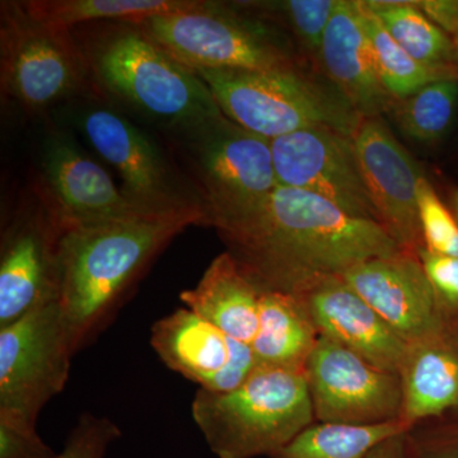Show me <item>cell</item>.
Segmentation results:
<instances>
[{"mask_svg": "<svg viewBox=\"0 0 458 458\" xmlns=\"http://www.w3.org/2000/svg\"><path fill=\"white\" fill-rule=\"evenodd\" d=\"M216 231L228 254L261 288L292 295L360 262L403 251L378 223L285 186L254 212Z\"/></svg>", "mask_w": 458, "mask_h": 458, "instance_id": "6da1fadb", "label": "cell"}, {"mask_svg": "<svg viewBox=\"0 0 458 458\" xmlns=\"http://www.w3.org/2000/svg\"><path fill=\"white\" fill-rule=\"evenodd\" d=\"M190 225H205L203 212L62 228L59 306L75 352L106 325L149 262Z\"/></svg>", "mask_w": 458, "mask_h": 458, "instance_id": "7a4b0ae2", "label": "cell"}, {"mask_svg": "<svg viewBox=\"0 0 458 458\" xmlns=\"http://www.w3.org/2000/svg\"><path fill=\"white\" fill-rule=\"evenodd\" d=\"M90 80L105 95L170 132L222 114L209 87L157 44L140 23H89L72 30Z\"/></svg>", "mask_w": 458, "mask_h": 458, "instance_id": "3957f363", "label": "cell"}, {"mask_svg": "<svg viewBox=\"0 0 458 458\" xmlns=\"http://www.w3.org/2000/svg\"><path fill=\"white\" fill-rule=\"evenodd\" d=\"M225 116L267 140L316 126L352 137L361 116L311 63L276 71L199 69Z\"/></svg>", "mask_w": 458, "mask_h": 458, "instance_id": "277c9868", "label": "cell"}, {"mask_svg": "<svg viewBox=\"0 0 458 458\" xmlns=\"http://www.w3.org/2000/svg\"><path fill=\"white\" fill-rule=\"evenodd\" d=\"M191 412L218 458L271 457L316 421L304 369L271 367L225 393L199 388Z\"/></svg>", "mask_w": 458, "mask_h": 458, "instance_id": "5b68a950", "label": "cell"}, {"mask_svg": "<svg viewBox=\"0 0 458 458\" xmlns=\"http://www.w3.org/2000/svg\"><path fill=\"white\" fill-rule=\"evenodd\" d=\"M141 27L181 64L199 69L276 71L306 64L293 36L243 3L204 2L141 21Z\"/></svg>", "mask_w": 458, "mask_h": 458, "instance_id": "8992f818", "label": "cell"}, {"mask_svg": "<svg viewBox=\"0 0 458 458\" xmlns=\"http://www.w3.org/2000/svg\"><path fill=\"white\" fill-rule=\"evenodd\" d=\"M171 134L194 182L205 225L218 229L242 218L279 186L270 140L223 114Z\"/></svg>", "mask_w": 458, "mask_h": 458, "instance_id": "52a82bcc", "label": "cell"}, {"mask_svg": "<svg viewBox=\"0 0 458 458\" xmlns=\"http://www.w3.org/2000/svg\"><path fill=\"white\" fill-rule=\"evenodd\" d=\"M92 82L71 30L33 18L22 2L0 3V83L3 96L30 114L78 95Z\"/></svg>", "mask_w": 458, "mask_h": 458, "instance_id": "ba28073f", "label": "cell"}, {"mask_svg": "<svg viewBox=\"0 0 458 458\" xmlns=\"http://www.w3.org/2000/svg\"><path fill=\"white\" fill-rule=\"evenodd\" d=\"M74 354L59 302L0 327V421L36 429L41 409L64 390Z\"/></svg>", "mask_w": 458, "mask_h": 458, "instance_id": "9c48e42d", "label": "cell"}, {"mask_svg": "<svg viewBox=\"0 0 458 458\" xmlns=\"http://www.w3.org/2000/svg\"><path fill=\"white\" fill-rule=\"evenodd\" d=\"M315 420L377 426L401 420L400 375L319 336L304 366Z\"/></svg>", "mask_w": 458, "mask_h": 458, "instance_id": "30bf717a", "label": "cell"}, {"mask_svg": "<svg viewBox=\"0 0 458 458\" xmlns=\"http://www.w3.org/2000/svg\"><path fill=\"white\" fill-rule=\"evenodd\" d=\"M81 129L96 152L117 171L123 191L148 212H203L199 199L181 185L158 147L131 120L113 108L95 106L83 111Z\"/></svg>", "mask_w": 458, "mask_h": 458, "instance_id": "8fae6325", "label": "cell"}, {"mask_svg": "<svg viewBox=\"0 0 458 458\" xmlns=\"http://www.w3.org/2000/svg\"><path fill=\"white\" fill-rule=\"evenodd\" d=\"M279 186L327 199L357 218L379 223L352 137L316 126L270 140Z\"/></svg>", "mask_w": 458, "mask_h": 458, "instance_id": "7c38bea8", "label": "cell"}, {"mask_svg": "<svg viewBox=\"0 0 458 458\" xmlns=\"http://www.w3.org/2000/svg\"><path fill=\"white\" fill-rule=\"evenodd\" d=\"M62 228L49 208H23L3 229L0 249V327L59 302Z\"/></svg>", "mask_w": 458, "mask_h": 458, "instance_id": "4fadbf2b", "label": "cell"}, {"mask_svg": "<svg viewBox=\"0 0 458 458\" xmlns=\"http://www.w3.org/2000/svg\"><path fill=\"white\" fill-rule=\"evenodd\" d=\"M41 176L47 198L44 203L60 228L165 216L148 212L123 189H117L110 174L64 132H53L44 140Z\"/></svg>", "mask_w": 458, "mask_h": 458, "instance_id": "5bb4252c", "label": "cell"}, {"mask_svg": "<svg viewBox=\"0 0 458 458\" xmlns=\"http://www.w3.org/2000/svg\"><path fill=\"white\" fill-rule=\"evenodd\" d=\"M340 278L409 346L447 328L445 312L414 252L369 259L354 265Z\"/></svg>", "mask_w": 458, "mask_h": 458, "instance_id": "9a60e30c", "label": "cell"}, {"mask_svg": "<svg viewBox=\"0 0 458 458\" xmlns=\"http://www.w3.org/2000/svg\"><path fill=\"white\" fill-rule=\"evenodd\" d=\"M352 141L379 223L401 250L417 254L424 246L417 197L423 172L382 117L361 120Z\"/></svg>", "mask_w": 458, "mask_h": 458, "instance_id": "2e32d148", "label": "cell"}, {"mask_svg": "<svg viewBox=\"0 0 458 458\" xmlns=\"http://www.w3.org/2000/svg\"><path fill=\"white\" fill-rule=\"evenodd\" d=\"M150 344L168 369L210 393L233 390L258 369L249 346L186 307L153 325Z\"/></svg>", "mask_w": 458, "mask_h": 458, "instance_id": "e0dca14e", "label": "cell"}, {"mask_svg": "<svg viewBox=\"0 0 458 458\" xmlns=\"http://www.w3.org/2000/svg\"><path fill=\"white\" fill-rule=\"evenodd\" d=\"M318 335L354 352L373 366L400 375L409 345L340 276L295 295Z\"/></svg>", "mask_w": 458, "mask_h": 458, "instance_id": "ac0fdd59", "label": "cell"}, {"mask_svg": "<svg viewBox=\"0 0 458 458\" xmlns=\"http://www.w3.org/2000/svg\"><path fill=\"white\" fill-rule=\"evenodd\" d=\"M318 64L361 119L382 117L390 111L394 98L382 83L360 2L340 0L325 32Z\"/></svg>", "mask_w": 458, "mask_h": 458, "instance_id": "d6986e66", "label": "cell"}, {"mask_svg": "<svg viewBox=\"0 0 458 458\" xmlns=\"http://www.w3.org/2000/svg\"><path fill=\"white\" fill-rule=\"evenodd\" d=\"M261 288L227 251L216 256L181 302L251 349L260 327Z\"/></svg>", "mask_w": 458, "mask_h": 458, "instance_id": "ffe728a7", "label": "cell"}, {"mask_svg": "<svg viewBox=\"0 0 458 458\" xmlns=\"http://www.w3.org/2000/svg\"><path fill=\"white\" fill-rule=\"evenodd\" d=\"M400 378L401 420L412 429L420 421L458 408V345L448 327L409 346Z\"/></svg>", "mask_w": 458, "mask_h": 458, "instance_id": "44dd1931", "label": "cell"}, {"mask_svg": "<svg viewBox=\"0 0 458 458\" xmlns=\"http://www.w3.org/2000/svg\"><path fill=\"white\" fill-rule=\"evenodd\" d=\"M318 337L295 295L262 291L260 327L251 346L258 367L304 369Z\"/></svg>", "mask_w": 458, "mask_h": 458, "instance_id": "7402d4cb", "label": "cell"}, {"mask_svg": "<svg viewBox=\"0 0 458 458\" xmlns=\"http://www.w3.org/2000/svg\"><path fill=\"white\" fill-rule=\"evenodd\" d=\"M201 0H26L23 7L36 20L63 30L108 21L141 22L162 14L188 11Z\"/></svg>", "mask_w": 458, "mask_h": 458, "instance_id": "603a6c76", "label": "cell"}, {"mask_svg": "<svg viewBox=\"0 0 458 458\" xmlns=\"http://www.w3.org/2000/svg\"><path fill=\"white\" fill-rule=\"evenodd\" d=\"M411 429L403 420L377 426L315 421L269 458H366L379 443Z\"/></svg>", "mask_w": 458, "mask_h": 458, "instance_id": "cb8c5ba5", "label": "cell"}, {"mask_svg": "<svg viewBox=\"0 0 458 458\" xmlns=\"http://www.w3.org/2000/svg\"><path fill=\"white\" fill-rule=\"evenodd\" d=\"M364 26L375 51L379 75L388 95L394 99H403L414 95L428 84L445 80H457L454 65H430L409 55L388 35L378 17L360 2Z\"/></svg>", "mask_w": 458, "mask_h": 458, "instance_id": "d4e9b609", "label": "cell"}, {"mask_svg": "<svg viewBox=\"0 0 458 458\" xmlns=\"http://www.w3.org/2000/svg\"><path fill=\"white\" fill-rule=\"evenodd\" d=\"M386 31L409 55L430 65H451L454 44L414 2H366Z\"/></svg>", "mask_w": 458, "mask_h": 458, "instance_id": "484cf974", "label": "cell"}, {"mask_svg": "<svg viewBox=\"0 0 458 458\" xmlns=\"http://www.w3.org/2000/svg\"><path fill=\"white\" fill-rule=\"evenodd\" d=\"M458 80L428 84L414 95L394 99L390 113L403 135L419 143H433L445 135L456 113Z\"/></svg>", "mask_w": 458, "mask_h": 458, "instance_id": "4316f807", "label": "cell"}, {"mask_svg": "<svg viewBox=\"0 0 458 458\" xmlns=\"http://www.w3.org/2000/svg\"><path fill=\"white\" fill-rule=\"evenodd\" d=\"M255 13L288 26L301 51L318 63L322 40L340 0H283V2L243 3Z\"/></svg>", "mask_w": 458, "mask_h": 458, "instance_id": "83f0119b", "label": "cell"}, {"mask_svg": "<svg viewBox=\"0 0 458 458\" xmlns=\"http://www.w3.org/2000/svg\"><path fill=\"white\" fill-rule=\"evenodd\" d=\"M418 212L428 251L458 258V223L424 174L418 181Z\"/></svg>", "mask_w": 458, "mask_h": 458, "instance_id": "f1b7e54d", "label": "cell"}, {"mask_svg": "<svg viewBox=\"0 0 458 458\" xmlns=\"http://www.w3.org/2000/svg\"><path fill=\"white\" fill-rule=\"evenodd\" d=\"M120 436L122 430L110 419L84 414L69 434L64 450L51 458H104Z\"/></svg>", "mask_w": 458, "mask_h": 458, "instance_id": "f546056e", "label": "cell"}, {"mask_svg": "<svg viewBox=\"0 0 458 458\" xmlns=\"http://www.w3.org/2000/svg\"><path fill=\"white\" fill-rule=\"evenodd\" d=\"M417 255L443 311H458V258L434 254L420 247Z\"/></svg>", "mask_w": 458, "mask_h": 458, "instance_id": "4dcf8cb0", "label": "cell"}, {"mask_svg": "<svg viewBox=\"0 0 458 458\" xmlns=\"http://www.w3.org/2000/svg\"><path fill=\"white\" fill-rule=\"evenodd\" d=\"M55 456L36 429L0 421V458H51Z\"/></svg>", "mask_w": 458, "mask_h": 458, "instance_id": "1f68e13d", "label": "cell"}, {"mask_svg": "<svg viewBox=\"0 0 458 458\" xmlns=\"http://www.w3.org/2000/svg\"><path fill=\"white\" fill-rule=\"evenodd\" d=\"M414 4L443 31L458 36V0H421Z\"/></svg>", "mask_w": 458, "mask_h": 458, "instance_id": "d6a6232c", "label": "cell"}, {"mask_svg": "<svg viewBox=\"0 0 458 458\" xmlns=\"http://www.w3.org/2000/svg\"><path fill=\"white\" fill-rule=\"evenodd\" d=\"M366 458H418L412 429L396 434L379 443Z\"/></svg>", "mask_w": 458, "mask_h": 458, "instance_id": "836d02e7", "label": "cell"}, {"mask_svg": "<svg viewBox=\"0 0 458 458\" xmlns=\"http://www.w3.org/2000/svg\"><path fill=\"white\" fill-rule=\"evenodd\" d=\"M414 434L418 458H458V443H445L424 439Z\"/></svg>", "mask_w": 458, "mask_h": 458, "instance_id": "e575fe53", "label": "cell"}, {"mask_svg": "<svg viewBox=\"0 0 458 458\" xmlns=\"http://www.w3.org/2000/svg\"><path fill=\"white\" fill-rule=\"evenodd\" d=\"M454 205H456V209L458 212V191L454 192Z\"/></svg>", "mask_w": 458, "mask_h": 458, "instance_id": "d590c367", "label": "cell"}, {"mask_svg": "<svg viewBox=\"0 0 458 458\" xmlns=\"http://www.w3.org/2000/svg\"><path fill=\"white\" fill-rule=\"evenodd\" d=\"M454 56H456V59L458 60V40L456 45H454Z\"/></svg>", "mask_w": 458, "mask_h": 458, "instance_id": "8d00e7d4", "label": "cell"}]
</instances>
